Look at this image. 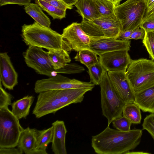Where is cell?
Listing matches in <instances>:
<instances>
[{"instance_id": "19", "label": "cell", "mask_w": 154, "mask_h": 154, "mask_svg": "<svg viewBox=\"0 0 154 154\" xmlns=\"http://www.w3.org/2000/svg\"><path fill=\"white\" fill-rule=\"evenodd\" d=\"M36 129H24L20 134L17 146L26 154H33L35 148Z\"/></svg>"}, {"instance_id": "6", "label": "cell", "mask_w": 154, "mask_h": 154, "mask_svg": "<svg viewBox=\"0 0 154 154\" xmlns=\"http://www.w3.org/2000/svg\"><path fill=\"white\" fill-rule=\"evenodd\" d=\"M82 28L91 38L116 39L121 31L120 24L116 17H101L88 20L82 19Z\"/></svg>"}, {"instance_id": "2", "label": "cell", "mask_w": 154, "mask_h": 154, "mask_svg": "<svg viewBox=\"0 0 154 154\" xmlns=\"http://www.w3.org/2000/svg\"><path fill=\"white\" fill-rule=\"evenodd\" d=\"M21 32L23 40L29 46L43 48L48 51L62 49L68 51L72 50L62 34L35 21L32 24L23 25Z\"/></svg>"}, {"instance_id": "9", "label": "cell", "mask_w": 154, "mask_h": 154, "mask_svg": "<svg viewBox=\"0 0 154 154\" xmlns=\"http://www.w3.org/2000/svg\"><path fill=\"white\" fill-rule=\"evenodd\" d=\"M95 85L91 82L81 81L75 79H71L60 74L48 79L37 80L34 90L37 93L53 90L88 88L92 89Z\"/></svg>"}, {"instance_id": "39", "label": "cell", "mask_w": 154, "mask_h": 154, "mask_svg": "<svg viewBox=\"0 0 154 154\" xmlns=\"http://www.w3.org/2000/svg\"><path fill=\"white\" fill-rule=\"evenodd\" d=\"M23 152L18 148H1L0 154H22Z\"/></svg>"}, {"instance_id": "16", "label": "cell", "mask_w": 154, "mask_h": 154, "mask_svg": "<svg viewBox=\"0 0 154 154\" xmlns=\"http://www.w3.org/2000/svg\"><path fill=\"white\" fill-rule=\"evenodd\" d=\"M53 137L51 149L55 154H66V136L67 131L64 122L57 120L52 124Z\"/></svg>"}, {"instance_id": "32", "label": "cell", "mask_w": 154, "mask_h": 154, "mask_svg": "<svg viewBox=\"0 0 154 154\" xmlns=\"http://www.w3.org/2000/svg\"><path fill=\"white\" fill-rule=\"evenodd\" d=\"M142 126L143 130H146L150 134L154 143V113H151L146 117Z\"/></svg>"}, {"instance_id": "30", "label": "cell", "mask_w": 154, "mask_h": 154, "mask_svg": "<svg viewBox=\"0 0 154 154\" xmlns=\"http://www.w3.org/2000/svg\"><path fill=\"white\" fill-rule=\"evenodd\" d=\"M142 43L152 60L154 61V31L146 32Z\"/></svg>"}, {"instance_id": "37", "label": "cell", "mask_w": 154, "mask_h": 154, "mask_svg": "<svg viewBox=\"0 0 154 154\" xmlns=\"http://www.w3.org/2000/svg\"><path fill=\"white\" fill-rule=\"evenodd\" d=\"M145 34V30L141 27H138L133 31L131 37V39L143 40Z\"/></svg>"}, {"instance_id": "25", "label": "cell", "mask_w": 154, "mask_h": 154, "mask_svg": "<svg viewBox=\"0 0 154 154\" xmlns=\"http://www.w3.org/2000/svg\"><path fill=\"white\" fill-rule=\"evenodd\" d=\"M140 109L134 102L127 103L123 109L122 115L132 124H139L141 119Z\"/></svg>"}, {"instance_id": "17", "label": "cell", "mask_w": 154, "mask_h": 154, "mask_svg": "<svg viewBox=\"0 0 154 154\" xmlns=\"http://www.w3.org/2000/svg\"><path fill=\"white\" fill-rule=\"evenodd\" d=\"M134 102L144 112L154 113V85L134 92Z\"/></svg>"}, {"instance_id": "14", "label": "cell", "mask_w": 154, "mask_h": 154, "mask_svg": "<svg viewBox=\"0 0 154 154\" xmlns=\"http://www.w3.org/2000/svg\"><path fill=\"white\" fill-rule=\"evenodd\" d=\"M126 72H107V73L116 91L121 99L127 103L134 102V96Z\"/></svg>"}, {"instance_id": "7", "label": "cell", "mask_w": 154, "mask_h": 154, "mask_svg": "<svg viewBox=\"0 0 154 154\" xmlns=\"http://www.w3.org/2000/svg\"><path fill=\"white\" fill-rule=\"evenodd\" d=\"M23 129L8 108L0 109V148L17 146Z\"/></svg>"}, {"instance_id": "4", "label": "cell", "mask_w": 154, "mask_h": 154, "mask_svg": "<svg viewBox=\"0 0 154 154\" xmlns=\"http://www.w3.org/2000/svg\"><path fill=\"white\" fill-rule=\"evenodd\" d=\"M126 73L134 92L154 85V61L152 60H132Z\"/></svg>"}, {"instance_id": "41", "label": "cell", "mask_w": 154, "mask_h": 154, "mask_svg": "<svg viewBox=\"0 0 154 154\" xmlns=\"http://www.w3.org/2000/svg\"><path fill=\"white\" fill-rule=\"evenodd\" d=\"M147 7L146 10L145 15L149 12L154 6V0H144Z\"/></svg>"}, {"instance_id": "22", "label": "cell", "mask_w": 154, "mask_h": 154, "mask_svg": "<svg viewBox=\"0 0 154 154\" xmlns=\"http://www.w3.org/2000/svg\"><path fill=\"white\" fill-rule=\"evenodd\" d=\"M24 6L26 12L35 22L43 26L50 27L51 24L50 19L37 4L30 3Z\"/></svg>"}, {"instance_id": "11", "label": "cell", "mask_w": 154, "mask_h": 154, "mask_svg": "<svg viewBox=\"0 0 154 154\" xmlns=\"http://www.w3.org/2000/svg\"><path fill=\"white\" fill-rule=\"evenodd\" d=\"M128 51L120 50L104 53L99 56V62L107 72H126L132 60Z\"/></svg>"}, {"instance_id": "27", "label": "cell", "mask_w": 154, "mask_h": 154, "mask_svg": "<svg viewBox=\"0 0 154 154\" xmlns=\"http://www.w3.org/2000/svg\"><path fill=\"white\" fill-rule=\"evenodd\" d=\"M35 0V3L51 16L54 19H61L65 17L66 11L55 7L42 0Z\"/></svg>"}, {"instance_id": "5", "label": "cell", "mask_w": 154, "mask_h": 154, "mask_svg": "<svg viewBox=\"0 0 154 154\" xmlns=\"http://www.w3.org/2000/svg\"><path fill=\"white\" fill-rule=\"evenodd\" d=\"M147 9L144 0H127L116 6L115 13L122 31L140 27Z\"/></svg>"}, {"instance_id": "35", "label": "cell", "mask_w": 154, "mask_h": 154, "mask_svg": "<svg viewBox=\"0 0 154 154\" xmlns=\"http://www.w3.org/2000/svg\"><path fill=\"white\" fill-rule=\"evenodd\" d=\"M140 27L143 29L146 32L154 31V16L148 17L142 22Z\"/></svg>"}, {"instance_id": "36", "label": "cell", "mask_w": 154, "mask_h": 154, "mask_svg": "<svg viewBox=\"0 0 154 154\" xmlns=\"http://www.w3.org/2000/svg\"><path fill=\"white\" fill-rule=\"evenodd\" d=\"M32 0H0V6L9 4H15L20 5H25L29 3Z\"/></svg>"}, {"instance_id": "10", "label": "cell", "mask_w": 154, "mask_h": 154, "mask_svg": "<svg viewBox=\"0 0 154 154\" xmlns=\"http://www.w3.org/2000/svg\"><path fill=\"white\" fill-rule=\"evenodd\" d=\"M38 94L32 112L36 118H39L49 114H54L63 108L58 90L47 91Z\"/></svg>"}, {"instance_id": "18", "label": "cell", "mask_w": 154, "mask_h": 154, "mask_svg": "<svg viewBox=\"0 0 154 154\" xmlns=\"http://www.w3.org/2000/svg\"><path fill=\"white\" fill-rule=\"evenodd\" d=\"M92 90L88 88H78L58 90L61 103L64 107L72 103L82 102L85 93Z\"/></svg>"}, {"instance_id": "31", "label": "cell", "mask_w": 154, "mask_h": 154, "mask_svg": "<svg viewBox=\"0 0 154 154\" xmlns=\"http://www.w3.org/2000/svg\"><path fill=\"white\" fill-rule=\"evenodd\" d=\"M112 123L113 126L119 131H126L131 130L132 123L123 115L115 119Z\"/></svg>"}, {"instance_id": "34", "label": "cell", "mask_w": 154, "mask_h": 154, "mask_svg": "<svg viewBox=\"0 0 154 154\" xmlns=\"http://www.w3.org/2000/svg\"><path fill=\"white\" fill-rule=\"evenodd\" d=\"M63 69V74H66L81 73L85 70L83 67L75 63H68Z\"/></svg>"}, {"instance_id": "20", "label": "cell", "mask_w": 154, "mask_h": 154, "mask_svg": "<svg viewBox=\"0 0 154 154\" xmlns=\"http://www.w3.org/2000/svg\"><path fill=\"white\" fill-rule=\"evenodd\" d=\"M74 5L82 19L91 20L102 17L97 10L94 0H78Z\"/></svg>"}, {"instance_id": "43", "label": "cell", "mask_w": 154, "mask_h": 154, "mask_svg": "<svg viewBox=\"0 0 154 154\" xmlns=\"http://www.w3.org/2000/svg\"><path fill=\"white\" fill-rule=\"evenodd\" d=\"M113 3L115 6H116L119 5L121 1L122 0H108Z\"/></svg>"}, {"instance_id": "24", "label": "cell", "mask_w": 154, "mask_h": 154, "mask_svg": "<svg viewBox=\"0 0 154 154\" xmlns=\"http://www.w3.org/2000/svg\"><path fill=\"white\" fill-rule=\"evenodd\" d=\"M53 137L52 126L49 128L41 130L35 129V148L46 150L49 144L52 143Z\"/></svg>"}, {"instance_id": "13", "label": "cell", "mask_w": 154, "mask_h": 154, "mask_svg": "<svg viewBox=\"0 0 154 154\" xmlns=\"http://www.w3.org/2000/svg\"><path fill=\"white\" fill-rule=\"evenodd\" d=\"M131 41H121L113 38H91L89 49L100 55L105 53L120 50L129 51Z\"/></svg>"}, {"instance_id": "15", "label": "cell", "mask_w": 154, "mask_h": 154, "mask_svg": "<svg viewBox=\"0 0 154 154\" xmlns=\"http://www.w3.org/2000/svg\"><path fill=\"white\" fill-rule=\"evenodd\" d=\"M18 75L7 52L0 53V81L5 88L13 90L18 83Z\"/></svg>"}, {"instance_id": "28", "label": "cell", "mask_w": 154, "mask_h": 154, "mask_svg": "<svg viewBox=\"0 0 154 154\" xmlns=\"http://www.w3.org/2000/svg\"><path fill=\"white\" fill-rule=\"evenodd\" d=\"M88 68L90 79V82L95 85H99L105 73L107 71L99 62Z\"/></svg>"}, {"instance_id": "38", "label": "cell", "mask_w": 154, "mask_h": 154, "mask_svg": "<svg viewBox=\"0 0 154 154\" xmlns=\"http://www.w3.org/2000/svg\"><path fill=\"white\" fill-rule=\"evenodd\" d=\"M47 2L55 7L66 11L69 7L62 0H41Z\"/></svg>"}, {"instance_id": "40", "label": "cell", "mask_w": 154, "mask_h": 154, "mask_svg": "<svg viewBox=\"0 0 154 154\" xmlns=\"http://www.w3.org/2000/svg\"><path fill=\"white\" fill-rule=\"evenodd\" d=\"M133 30H128L121 31L117 38V40L121 41H128L131 40V37Z\"/></svg>"}, {"instance_id": "33", "label": "cell", "mask_w": 154, "mask_h": 154, "mask_svg": "<svg viewBox=\"0 0 154 154\" xmlns=\"http://www.w3.org/2000/svg\"><path fill=\"white\" fill-rule=\"evenodd\" d=\"M12 96L3 88L0 82V109L8 108V106L12 104Z\"/></svg>"}, {"instance_id": "45", "label": "cell", "mask_w": 154, "mask_h": 154, "mask_svg": "<svg viewBox=\"0 0 154 154\" xmlns=\"http://www.w3.org/2000/svg\"><path fill=\"white\" fill-rule=\"evenodd\" d=\"M154 11V6L152 8L150 11L147 14L145 15L143 20V21L147 18L151 14H152ZM142 21V22H143Z\"/></svg>"}, {"instance_id": "21", "label": "cell", "mask_w": 154, "mask_h": 154, "mask_svg": "<svg viewBox=\"0 0 154 154\" xmlns=\"http://www.w3.org/2000/svg\"><path fill=\"white\" fill-rule=\"evenodd\" d=\"M34 99L33 96L28 95L14 102L11 104L12 112L18 119L26 118Z\"/></svg>"}, {"instance_id": "3", "label": "cell", "mask_w": 154, "mask_h": 154, "mask_svg": "<svg viewBox=\"0 0 154 154\" xmlns=\"http://www.w3.org/2000/svg\"><path fill=\"white\" fill-rule=\"evenodd\" d=\"M107 72L105 73L99 85L102 114L107 119L108 125H109L115 119L122 116L126 103L116 91Z\"/></svg>"}, {"instance_id": "26", "label": "cell", "mask_w": 154, "mask_h": 154, "mask_svg": "<svg viewBox=\"0 0 154 154\" xmlns=\"http://www.w3.org/2000/svg\"><path fill=\"white\" fill-rule=\"evenodd\" d=\"M74 59L84 65L87 68L99 62L97 55L89 49L83 50L78 52Z\"/></svg>"}, {"instance_id": "46", "label": "cell", "mask_w": 154, "mask_h": 154, "mask_svg": "<svg viewBox=\"0 0 154 154\" xmlns=\"http://www.w3.org/2000/svg\"><path fill=\"white\" fill-rule=\"evenodd\" d=\"M154 16V11L152 14H151L149 16Z\"/></svg>"}, {"instance_id": "44", "label": "cell", "mask_w": 154, "mask_h": 154, "mask_svg": "<svg viewBox=\"0 0 154 154\" xmlns=\"http://www.w3.org/2000/svg\"><path fill=\"white\" fill-rule=\"evenodd\" d=\"M150 153L147 152H143L142 151H137V152H130L129 151L128 152L127 154H150Z\"/></svg>"}, {"instance_id": "42", "label": "cell", "mask_w": 154, "mask_h": 154, "mask_svg": "<svg viewBox=\"0 0 154 154\" xmlns=\"http://www.w3.org/2000/svg\"><path fill=\"white\" fill-rule=\"evenodd\" d=\"M69 8L70 9L72 8L73 5L78 0H62Z\"/></svg>"}, {"instance_id": "8", "label": "cell", "mask_w": 154, "mask_h": 154, "mask_svg": "<svg viewBox=\"0 0 154 154\" xmlns=\"http://www.w3.org/2000/svg\"><path fill=\"white\" fill-rule=\"evenodd\" d=\"M26 63L38 74L52 77L63 73L62 68L55 69L49 59L48 51L42 48L29 46L23 53Z\"/></svg>"}, {"instance_id": "29", "label": "cell", "mask_w": 154, "mask_h": 154, "mask_svg": "<svg viewBox=\"0 0 154 154\" xmlns=\"http://www.w3.org/2000/svg\"><path fill=\"white\" fill-rule=\"evenodd\" d=\"M97 10L102 17H116L115 6L108 0H94Z\"/></svg>"}, {"instance_id": "1", "label": "cell", "mask_w": 154, "mask_h": 154, "mask_svg": "<svg viewBox=\"0 0 154 154\" xmlns=\"http://www.w3.org/2000/svg\"><path fill=\"white\" fill-rule=\"evenodd\" d=\"M142 134L140 129L123 131L108 125L102 132L92 136L91 146L98 154H127L139 144Z\"/></svg>"}, {"instance_id": "12", "label": "cell", "mask_w": 154, "mask_h": 154, "mask_svg": "<svg viewBox=\"0 0 154 154\" xmlns=\"http://www.w3.org/2000/svg\"><path fill=\"white\" fill-rule=\"evenodd\" d=\"M62 35L72 50H90L91 38L82 29L81 23H72L63 29Z\"/></svg>"}, {"instance_id": "23", "label": "cell", "mask_w": 154, "mask_h": 154, "mask_svg": "<svg viewBox=\"0 0 154 154\" xmlns=\"http://www.w3.org/2000/svg\"><path fill=\"white\" fill-rule=\"evenodd\" d=\"M48 52L55 69L58 70L63 67L71 61L68 51L64 49L51 50Z\"/></svg>"}]
</instances>
